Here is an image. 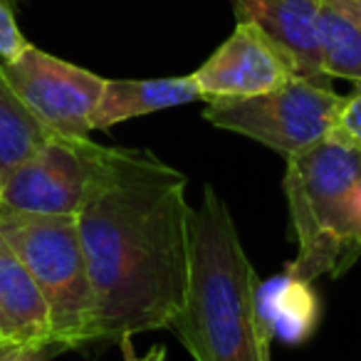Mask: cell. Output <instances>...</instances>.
<instances>
[{
    "label": "cell",
    "mask_w": 361,
    "mask_h": 361,
    "mask_svg": "<svg viewBox=\"0 0 361 361\" xmlns=\"http://www.w3.org/2000/svg\"><path fill=\"white\" fill-rule=\"evenodd\" d=\"M186 176L144 149H111L77 211L94 292V341L169 329L188 285Z\"/></svg>",
    "instance_id": "6da1fadb"
},
{
    "label": "cell",
    "mask_w": 361,
    "mask_h": 361,
    "mask_svg": "<svg viewBox=\"0 0 361 361\" xmlns=\"http://www.w3.org/2000/svg\"><path fill=\"white\" fill-rule=\"evenodd\" d=\"M257 287L228 203L206 186L188 213V285L169 329L196 361H272Z\"/></svg>",
    "instance_id": "7a4b0ae2"
},
{
    "label": "cell",
    "mask_w": 361,
    "mask_h": 361,
    "mask_svg": "<svg viewBox=\"0 0 361 361\" xmlns=\"http://www.w3.org/2000/svg\"><path fill=\"white\" fill-rule=\"evenodd\" d=\"M285 196L300 280L339 277L361 257V156L334 139L287 159Z\"/></svg>",
    "instance_id": "3957f363"
},
{
    "label": "cell",
    "mask_w": 361,
    "mask_h": 361,
    "mask_svg": "<svg viewBox=\"0 0 361 361\" xmlns=\"http://www.w3.org/2000/svg\"><path fill=\"white\" fill-rule=\"evenodd\" d=\"M0 233L45 297L55 346L75 349L94 341V292L77 216L0 206Z\"/></svg>",
    "instance_id": "277c9868"
},
{
    "label": "cell",
    "mask_w": 361,
    "mask_h": 361,
    "mask_svg": "<svg viewBox=\"0 0 361 361\" xmlns=\"http://www.w3.org/2000/svg\"><path fill=\"white\" fill-rule=\"evenodd\" d=\"M341 102L344 97L331 87L292 77L277 90L250 99L211 102L203 119L216 129L260 141L287 161L329 139Z\"/></svg>",
    "instance_id": "5b68a950"
},
{
    "label": "cell",
    "mask_w": 361,
    "mask_h": 361,
    "mask_svg": "<svg viewBox=\"0 0 361 361\" xmlns=\"http://www.w3.org/2000/svg\"><path fill=\"white\" fill-rule=\"evenodd\" d=\"M111 146L94 144L90 136L52 134L25 164L0 183V206L30 213L77 216L104 171Z\"/></svg>",
    "instance_id": "8992f818"
},
{
    "label": "cell",
    "mask_w": 361,
    "mask_h": 361,
    "mask_svg": "<svg viewBox=\"0 0 361 361\" xmlns=\"http://www.w3.org/2000/svg\"><path fill=\"white\" fill-rule=\"evenodd\" d=\"M3 75L27 109L50 131L62 136H90L92 116L104 92V77L30 45L18 60L0 62Z\"/></svg>",
    "instance_id": "52a82bcc"
},
{
    "label": "cell",
    "mask_w": 361,
    "mask_h": 361,
    "mask_svg": "<svg viewBox=\"0 0 361 361\" xmlns=\"http://www.w3.org/2000/svg\"><path fill=\"white\" fill-rule=\"evenodd\" d=\"M191 77L201 99L211 104L265 94L297 75L285 52L260 27L238 20L231 37Z\"/></svg>",
    "instance_id": "ba28073f"
},
{
    "label": "cell",
    "mask_w": 361,
    "mask_h": 361,
    "mask_svg": "<svg viewBox=\"0 0 361 361\" xmlns=\"http://www.w3.org/2000/svg\"><path fill=\"white\" fill-rule=\"evenodd\" d=\"M322 0H235L238 20L257 25L295 67V75L331 87L319 50Z\"/></svg>",
    "instance_id": "9c48e42d"
},
{
    "label": "cell",
    "mask_w": 361,
    "mask_h": 361,
    "mask_svg": "<svg viewBox=\"0 0 361 361\" xmlns=\"http://www.w3.org/2000/svg\"><path fill=\"white\" fill-rule=\"evenodd\" d=\"M0 341L27 351L55 349L47 302L25 262L0 233Z\"/></svg>",
    "instance_id": "30bf717a"
},
{
    "label": "cell",
    "mask_w": 361,
    "mask_h": 361,
    "mask_svg": "<svg viewBox=\"0 0 361 361\" xmlns=\"http://www.w3.org/2000/svg\"><path fill=\"white\" fill-rule=\"evenodd\" d=\"M196 99H201V94L191 75L164 80H106L92 116V129H109L119 121L173 109Z\"/></svg>",
    "instance_id": "8fae6325"
},
{
    "label": "cell",
    "mask_w": 361,
    "mask_h": 361,
    "mask_svg": "<svg viewBox=\"0 0 361 361\" xmlns=\"http://www.w3.org/2000/svg\"><path fill=\"white\" fill-rule=\"evenodd\" d=\"M257 310L272 339L277 336L285 344H302L319 324V300L314 287L290 272L257 287Z\"/></svg>",
    "instance_id": "7c38bea8"
},
{
    "label": "cell",
    "mask_w": 361,
    "mask_h": 361,
    "mask_svg": "<svg viewBox=\"0 0 361 361\" xmlns=\"http://www.w3.org/2000/svg\"><path fill=\"white\" fill-rule=\"evenodd\" d=\"M52 134L55 131L47 129L18 97L0 65V183L32 154H37Z\"/></svg>",
    "instance_id": "4fadbf2b"
},
{
    "label": "cell",
    "mask_w": 361,
    "mask_h": 361,
    "mask_svg": "<svg viewBox=\"0 0 361 361\" xmlns=\"http://www.w3.org/2000/svg\"><path fill=\"white\" fill-rule=\"evenodd\" d=\"M319 50L329 80L361 85V23L336 0H322Z\"/></svg>",
    "instance_id": "5bb4252c"
},
{
    "label": "cell",
    "mask_w": 361,
    "mask_h": 361,
    "mask_svg": "<svg viewBox=\"0 0 361 361\" xmlns=\"http://www.w3.org/2000/svg\"><path fill=\"white\" fill-rule=\"evenodd\" d=\"M329 139L349 146L361 156V85H356V90L344 97Z\"/></svg>",
    "instance_id": "9a60e30c"
},
{
    "label": "cell",
    "mask_w": 361,
    "mask_h": 361,
    "mask_svg": "<svg viewBox=\"0 0 361 361\" xmlns=\"http://www.w3.org/2000/svg\"><path fill=\"white\" fill-rule=\"evenodd\" d=\"M30 47L16 23V0H0V62H13Z\"/></svg>",
    "instance_id": "2e32d148"
},
{
    "label": "cell",
    "mask_w": 361,
    "mask_h": 361,
    "mask_svg": "<svg viewBox=\"0 0 361 361\" xmlns=\"http://www.w3.org/2000/svg\"><path fill=\"white\" fill-rule=\"evenodd\" d=\"M52 354H57V351L55 349L27 351V349H18V346L0 344V361H45Z\"/></svg>",
    "instance_id": "e0dca14e"
},
{
    "label": "cell",
    "mask_w": 361,
    "mask_h": 361,
    "mask_svg": "<svg viewBox=\"0 0 361 361\" xmlns=\"http://www.w3.org/2000/svg\"><path fill=\"white\" fill-rule=\"evenodd\" d=\"M121 349H124V361H164L166 359V349L164 346H151L144 356L134 354V346H131V336H124L119 339Z\"/></svg>",
    "instance_id": "ac0fdd59"
},
{
    "label": "cell",
    "mask_w": 361,
    "mask_h": 361,
    "mask_svg": "<svg viewBox=\"0 0 361 361\" xmlns=\"http://www.w3.org/2000/svg\"><path fill=\"white\" fill-rule=\"evenodd\" d=\"M336 3H341V6H344L346 11H349L351 16L361 23V0H336Z\"/></svg>",
    "instance_id": "d6986e66"
},
{
    "label": "cell",
    "mask_w": 361,
    "mask_h": 361,
    "mask_svg": "<svg viewBox=\"0 0 361 361\" xmlns=\"http://www.w3.org/2000/svg\"><path fill=\"white\" fill-rule=\"evenodd\" d=\"M0 344H3V341H0Z\"/></svg>",
    "instance_id": "ffe728a7"
}]
</instances>
